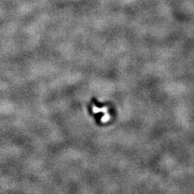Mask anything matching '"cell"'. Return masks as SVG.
<instances>
[{
  "label": "cell",
  "mask_w": 194,
  "mask_h": 194,
  "mask_svg": "<svg viewBox=\"0 0 194 194\" xmlns=\"http://www.w3.org/2000/svg\"><path fill=\"white\" fill-rule=\"evenodd\" d=\"M109 117L108 115L104 116V117L103 118V121H106L107 120H109Z\"/></svg>",
  "instance_id": "obj_1"
}]
</instances>
